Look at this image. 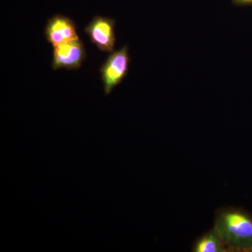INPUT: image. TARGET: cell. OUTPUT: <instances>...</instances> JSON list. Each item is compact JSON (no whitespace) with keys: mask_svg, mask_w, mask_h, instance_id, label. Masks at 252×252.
Masks as SVG:
<instances>
[{"mask_svg":"<svg viewBox=\"0 0 252 252\" xmlns=\"http://www.w3.org/2000/svg\"><path fill=\"white\" fill-rule=\"evenodd\" d=\"M214 228L224 240L230 252H252V215L240 207L217 210Z\"/></svg>","mask_w":252,"mask_h":252,"instance_id":"cell-1","label":"cell"},{"mask_svg":"<svg viewBox=\"0 0 252 252\" xmlns=\"http://www.w3.org/2000/svg\"><path fill=\"white\" fill-rule=\"evenodd\" d=\"M129 56L127 46L112 52L100 69L104 92L109 95L113 89L120 84L128 70Z\"/></svg>","mask_w":252,"mask_h":252,"instance_id":"cell-2","label":"cell"},{"mask_svg":"<svg viewBox=\"0 0 252 252\" xmlns=\"http://www.w3.org/2000/svg\"><path fill=\"white\" fill-rule=\"evenodd\" d=\"M52 68L77 69L86 58L84 44L79 38L54 46Z\"/></svg>","mask_w":252,"mask_h":252,"instance_id":"cell-3","label":"cell"},{"mask_svg":"<svg viewBox=\"0 0 252 252\" xmlns=\"http://www.w3.org/2000/svg\"><path fill=\"white\" fill-rule=\"evenodd\" d=\"M115 21L112 18L95 16L85 28L93 44L103 52H114L116 42Z\"/></svg>","mask_w":252,"mask_h":252,"instance_id":"cell-4","label":"cell"},{"mask_svg":"<svg viewBox=\"0 0 252 252\" xmlns=\"http://www.w3.org/2000/svg\"><path fill=\"white\" fill-rule=\"evenodd\" d=\"M45 35L53 47L79 38L72 20L61 14L55 15L48 21Z\"/></svg>","mask_w":252,"mask_h":252,"instance_id":"cell-5","label":"cell"},{"mask_svg":"<svg viewBox=\"0 0 252 252\" xmlns=\"http://www.w3.org/2000/svg\"><path fill=\"white\" fill-rule=\"evenodd\" d=\"M192 252H230L224 240L214 227L194 242Z\"/></svg>","mask_w":252,"mask_h":252,"instance_id":"cell-6","label":"cell"},{"mask_svg":"<svg viewBox=\"0 0 252 252\" xmlns=\"http://www.w3.org/2000/svg\"><path fill=\"white\" fill-rule=\"evenodd\" d=\"M235 4L238 5H250L252 4V0H233Z\"/></svg>","mask_w":252,"mask_h":252,"instance_id":"cell-7","label":"cell"}]
</instances>
